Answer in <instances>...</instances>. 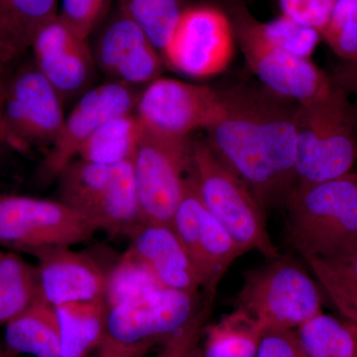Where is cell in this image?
I'll list each match as a JSON object with an SVG mask.
<instances>
[{
  "instance_id": "6da1fadb",
  "label": "cell",
  "mask_w": 357,
  "mask_h": 357,
  "mask_svg": "<svg viewBox=\"0 0 357 357\" xmlns=\"http://www.w3.org/2000/svg\"><path fill=\"white\" fill-rule=\"evenodd\" d=\"M225 112L206 129V143L262 206L284 202L297 184L298 103L265 91H222Z\"/></svg>"
},
{
  "instance_id": "7a4b0ae2",
  "label": "cell",
  "mask_w": 357,
  "mask_h": 357,
  "mask_svg": "<svg viewBox=\"0 0 357 357\" xmlns=\"http://www.w3.org/2000/svg\"><path fill=\"white\" fill-rule=\"evenodd\" d=\"M285 204L289 238L304 259H333L357 250V174L296 185Z\"/></svg>"
},
{
  "instance_id": "3957f363",
  "label": "cell",
  "mask_w": 357,
  "mask_h": 357,
  "mask_svg": "<svg viewBox=\"0 0 357 357\" xmlns=\"http://www.w3.org/2000/svg\"><path fill=\"white\" fill-rule=\"evenodd\" d=\"M357 161V107L333 86L328 96L296 112L297 184L312 185L351 172Z\"/></svg>"
},
{
  "instance_id": "277c9868",
  "label": "cell",
  "mask_w": 357,
  "mask_h": 357,
  "mask_svg": "<svg viewBox=\"0 0 357 357\" xmlns=\"http://www.w3.org/2000/svg\"><path fill=\"white\" fill-rule=\"evenodd\" d=\"M190 173L206 208L244 253L255 250L268 260L280 257L268 234L264 206L206 140H192Z\"/></svg>"
},
{
  "instance_id": "5b68a950",
  "label": "cell",
  "mask_w": 357,
  "mask_h": 357,
  "mask_svg": "<svg viewBox=\"0 0 357 357\" xmlns=\"http://www.w3.org/2000/svg\"><path fill=\"white\" fill-rule=\"evenodd\" d=\"M58 177L59 201L88 218L98 230L128 236L139 225L132 160L107 166L76 158Z\"/></svg>"
},
{
  "instance_id": "8992f818",
  "label": "cell",
  "mask_w": 357,
  "mask_h": 357,
  "mask_svg": "<svg viewBox=\"0 0 357 357\" xmlns=\"http://www.w3.org/2000/svg\"><path fill=\"white\" fill-rule=\"evenodd\" d=\"M236 307L257 319L265 331H297L324 312L314 281L283 256L246 272Z\"/></svg>"
},
{
  "instance_id": "52a82bcc",
  "label": "cell",
  "mask_w": 357,
  "mask_h": 357,
  "mask_svg": "<svg viewBox=\"0 0 357 357\" xmlns=\"http://www.w3.org/2000/svg\"><path fill=\"white\" fill-rule=\"evenodd\" d=\"M198 294L162 288L142 299L109 307L96 357H141L194 316Z\"/></svg>"
},
{
  "instance_id": "ba28073f",
  "label": "cell",
  "mask_w": 357,
  "mask_h": 357,
  "mask_svg": "<svg viewBox=\"0 0 357 357\" xmlns=\"http://www.w3.org/2000/svg\"><path fill=\"white\" fill-rule=\"evenodd\" d=\"M227 14L246 64L268 91L298 105H309L332 91L331 77L309 59L271 43L260 30L259 20L243 2H230Z\"/></svg>"
},
{
  "instance_id": "9c48e42d",
  "label": "cell",
  "mask_w": 357,
  "mask_h": 357,
  "mask_svg": "<svg viewBox=\"0 0 357 357\" xmlns=\"http://www.w3.org/2000/svg\"><path fill=\"white\" fill-rule=\"evenodd\" d=\"M98 229L61 201L0 195V245L34 253L86 243Z\"/></svg>"
},
{
  "instance_id": "30bf717a",
  "label": "cell",
  "mask_w": 357,
  "mask_h": 357,
  "mask_svg": "<svg viewBox=\"0 0 357 357\" xmlns=\"http://www.w3.org/2000/svg\"><path fill=\"white\" fill-rule=\"evenodd\" d=\"M192 145L191 137L143 131L133 158L142 222L172 225L191 168Z\"/></svg>"
},
{
  "instance_id": "8fae6325",
  "label": "cell",
  "mask_w": 357,
  "mask_h": 357,
  "mask_svg": "<svg viewBox=\"0 0 357 357\" xmlns=\"http://www.w3.org/2000/svg\"><path fill=\"white\" fill-rule=\"evenodd\" d=\"M236 40L227 11L208 4L188 6L161 57L184 76L206 79L227 69L234 59Z\"/></svg>"
},
{
  "instance_id": "7c38bea8",
  "label": "cell",
  "mask_w": 357,
  "mask_h": 357,
  "mask_svg": "<svg viewBox=\"0 0 357 357\" xmlns=\"http://www.w3.org/2000/svg\"><path fill=\"white\" fill-rule=\"evenodd\" d=\"M64 100L34 61L13 70L4 102L6 144L18 151L50 148L65 122Z\"/></svg>"
},
{
  "instance_id": "4fadbf2b",
  "label": "cell",
  "mask_w": 357,
  "mask_h": 357,
  "mask_svg": "<svg viewBox=\"0 0 357 357\" xmlns=\"http://www.w3.org/2000/svg\"><path fill=\"white\" fill-rule=\"evenodd\" d=\"M225 112L222 91L161 77L143 89L134 110L145 130L180 138L206 130Z\"/></svg>"
},
{
  "instance_id": "5bb4252c",
  "label": "cell",
  "mask_w": 357,
  "mask_h": 357,
  "mask_svg": "<svg viewBox=\"0 0 357 357\" xmlns=\"http://www.w3.org/2000/svg\"><path fill=\"white\" fill-rule=\"evenodd\" d=\"M172 227L198 269L203 290H218L223 275L244 251L206 208L191 173Z\"/></svg>"
},
{
  "instance_id": "9a60e30c",
  "label": "cell",
  "mask_w": 357,
  "mask_h": 357,
  "mask_svg": "<svg viewBox=\"0 0 357 357\" xmlns=\"http://www.w3.org/2000/svg\"><path fill=\"white\" fill-rule=\"evenodd\" d=\"M31 50L35 65L64 102L88 91L96 67L93 49L60 14L42 26Z\"/></svg>"
},
{
  "instance_id": "2e32d148",
  "label": "cell",
  "mask_w": 357,
  "mask_h": 357,
  "mask_svg": "<svg viewBox=\"0 0 357 357\" xmlns=\"http://www.w3.org/2000/svg\"><path fill=\"white\" fill-rule=\"evenodd\" d=\"M139 95L133 86L112 81L89 89L79 96L54 144L47 150L44 169L50 176L59 174L74 161L84 143L110 119L132 114Z\"/></svg>"
},
{
  "instance_id": "e0dca14e",
  "label": "cell",
  "mask_w": 357,
  "mask_h": 357,
  "mask_svg": "<svg viewBox=\"0 0 357 357\" xmlns=\"http://www.w3.org/2000/svg\"><path fill=\"white\" fill-rule=\"evenodd\" d=\"M93 52L105 74L131 86L153 82L164 63L147 35L119 8L105 20Z\"/></svg>"
},
{
  "instance_id": "ac0fdd59",
  "label": "cell",
  "mask_w": 357,
  "mask_h": 357,
  "mask_svg": "<svg viewBox=\"0 0 357 357\" xmlns=\"http://www.w3.org/2000/svg\"><path fill=\"white\" fill-rule=\"evenodd\" d=\"M36 256L40 294L57 307L103 298L107 272L86 253L70 248L47 249Z\"/></svg>"
},
{
  "instance_id": "d6986e66",
  "label": "cell",
  "mask_w": 357,
  "mask_h": 357,
  "mask_svg": "<svg viewBox=\"0 0 357 357\" xmlns=\"http://www.w3.org/2000/svg\"><path fill=\"white\" fill-rule=\"evenodd\" d=\"M129 237V249L151 270L162 288L199 294L201 276L172 225L142 222Z\"/></svg>"
},
{
  "instance_id": "ffe728a7",
  "label": "cell",
  "mask_w": 357,
  "mask_h": 357,
  "mask_svg": "<svg viewBox=\"0 0 357 357\" xmlns=\"http://www.w3.org/2000/svg\"><path fill=\"white\" fill-rule=\"evenodd\" d=\"M58 13L59 0H0V64L20 62L42 26Z\"/></svg>"
},
{
  "instance_id": "44dd1931",
  "label": "cell",
  "mask_w": 357,
  "mask_h": 357,
  "mask_svg": "<svg viewBox=\"0 0 357 357\" xmlns=\"http://www.w3.org/2000/svg\"><path fill=\"white\" fill-rule=\"evenodd\" d=\"M4 344L16 357H62L60 324L55 307L40 296L6 325Z\"/></svg>"
},
{
  "instance_id": "7402d4cb",
  "label": "cell",
  "mask_w": 357,
  "mask_h": 357,
  "mask_svg": "<svg viewBox=\"0 0 357 357\" xmlns=\"http://www.w3.org/2000/svg\"><path fill=\"white\" fill-rule=\"evenodd\" d=\"M60 324L62 357H88L98 349L109 307L103 298L55 307Z\"/></svg>"
},
{
  "instance_id": "603a6c76",
  "label": "cell",
  "mask_w": 357,
  "mask_h": 357,
  "mask_svg": "<svg viewBox=\"0 0 357 357\" xmlns=\"http://www.w3.org/2000/svg\"><path fill=\"white\" fill-rule=\"evenodd\" d=\"M264 333L257 319L236 307L204 326L199 357H257Z\"/></svg>"
},
{
  "instance_id": "cb8c5ba5",
  "label": "cell",
  "mask_w": 357,
  "mask_h": 357,
  "mask_svg": "<svg viewBox=\"0 0 357 357\" xmlns=\"http://www.w3.org/2000/svg\"><path fill=\"white\" fill-rule=\"evenodd\" d=\"M143 131L134 112L114 117L84 143L77 158L107 166L133 159Z\"/></svg>"
},
{
  "instance_id": "d4e9b609",
  "label": "cell",
  "mask_w": 357,
  "mask_h": 357,
  "mask_svg": "<svg viewBox=\"0 0 357 357\" xmlns=\"http://www.w3.org/2000/svg\"><path fill=\"white\" fill-rule=\"evenodd\" d=\"M40 296L37 267L0 248V325L24 312Z\"/></svg>"
},
{
  "instance_id": "484cf974",
  "label": "cell",
  "mask_w": 357,
  "mask_h": 357,
  "mask_svg": "<svg viewBox=\"0 0 357 357\" xmlns=\"http://www.w3.org/2000/svg\"><path fill=\"white\" fill-rule=\"evenodd\" d=\"M305 261L338 312L357 325V250L333 259L309 257Z\"/></svg>"
},
{
  "instance_id": "4316f807",
  "label": "cell",
  "mask_w": 357,
  "mask_h": 357,
  "mask_svg": "<svg viewBox=\"0 0 357 357\" xmlns=\"http://www.w3.org/2000/svg\"><path fill=\"white\" fill-rule=\"evenodd\" d=\"M309 357H357V325L321 314L297 331Z\"/></svg>"
},
{
  "instance_id": "83f0119b",
  "label": "cell",
  "mask_w": 357,
  "mask_h": 357,
  "mask_svg": "<svg viewBox=\"0 0 357 357\" xmlns=\"http://www.w3.org/2000/svg\"><path fill=\"white\" fill-rule=\"evenodd\" d=\"M160 289L151 270L128 248L107 272L103 299L109 309L142 299Z\"/></svg>"
},
{
  "instance_id": "f1b7e54d",
  "label": "cell",
  "mask_w": 357,
  "mask_h": 357,
  "mask_svg": "<svg viewBox=\"0 0 357 357\" xmlns=\"http://www.w3.org/2000/svg\"><path fill=\"white\" fill-rule=\"evenodd\" d=\"M187 6L185 0H117V8L139 26L160 54Z\"/></svg>"
},
{
  "instance_id": "f546056e",
  "label": "cell",
  "mask_w": 357,
  "mask_h": 357,
  "mask_svg": "<svg viewBox=\"0 0 357 357\" xmlns=\"http://www.w3.org/2000/svg\"><path fill=\"white\" fill-rule=\"evenodd\" d=\"M259 27L271 43L292 55L309 60L321 40L318 30L284 14L268 22L259 21Z\"/></svg>"
},
{
  "instance_id": "4dcf8cb0",
  "label": "cell",
  "mask_w": 357,
  "mask_h": 357,
  "mask_svg": "<svg viewBox=\"0 0 357 357\" xmlns=\"http://www.w3.org/2000/svg\"><path fill=\"white\" fill-rule=\"evenodd\" d=\"M321 39L342 61L357 59V0H337Z\"/></svg>"
},
{
  "instance_id": "1f68e13d",
  "label": "cell",
  "mask_w": 357,
  "mask_h": 357,
  "mask_svg": "<svg viewBox=\"0 0 357 357\" xmlns=\"http://www.w3.org/2000/svg\"><path fill=\"white\" fill-rule=\"evenodd\" d=\"M204 296L194 316L183 328L167 338L155 357H199L204 328L210 321L217 290H203Z\"/></svg>"
},
{
  "instance_id": "d6a6232c",
  "label": "cell",
  "mask_w": 357,
  "mask_h": 357,
  "mask_svg": "<svg viewBox=\"0 0 357 357\" xmlns=\"http://www.w3.org/2000/svg\"><path fill=\"white\" fill-rule=\"evenodd\" d=\"M112 0H59V14L79 34L89 39L109 14Z\"/></svg>"
},
{
  "instance_id": "836d02e7",
  "label": "cell",
  "mask_w": 357,
  "mask_h": 357,
  "mask_svg": "<svg viewBox=\"0 0 357 357\" xmlns=\"http://www.w3.org/2000/svg\"><path fill=\"white\" fill-rule=\"evenodd\" d=\"M337 0H279L282 14L321 33Z\"/></svg>"
},
{
  "instance_id": "e575fe53",
  "label": "cell",
  "mask_w": 357,
  "mask_h": 357,
  "mask_svg": "<svg viewBox=\"0 0 357 357\" xmlns=\"http://www.w3.org/2000/svg\"><path fill=\"white\" fill-rule=\"evenodd\" d=\"M257 357H309L301 344L297 332L291 330L265 331Z\"/></svg>"
},
{
  "instance_id": "d590c367",
  "label": "cell",
  "mask_w": 357,
  "mask_h": 357,
  "mask_svg": "<svg viewBox=\"0 0 357 357\" xmlns=\"http://www.w3.org/2000/svg\"><path fill=\"white\" fill-rule=\"evenodd\" d=\"M333 86L342 89L347 95L357 96V59L344 61L335 67L331 77Z\"/></svg>"
},
{
  "instance_id": "8d00e7d4",
  "label": "cell",
  "mask_w": 357,
  "mask_h": 357,
  "mask_svg": "<svg viewBox=\"0 0 357 357\" xmlns=\"http://www.w3.org/2000/svg\"><path fill=\"white\" fill-rule=\"evenodd\" d=\"M13 72V67L0 64V143H4V144H6V134L3 122L4 102H6L7 88H8Z\"/></svg>"
},
{
  "instance_id": "74e56055",
  "label": "cell",
  "mask_w": 357,
  "mask_h": 357,
  "mask_svg": "<svg viewBox=\"0 0 357 357\" xmlns=\"http://www.w3.org/2000/svg\"><path fill=\"white\" fill-rule=\"evenodd\" d=\"M0 357H16L7 349L6 344L1 340H0Z\"/></svg>"
}]
</instances>
